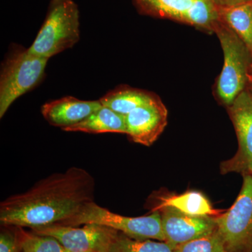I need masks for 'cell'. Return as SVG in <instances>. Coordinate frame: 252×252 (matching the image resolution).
Segmentation results:
<instances>
[{
	"label": "cell",
	"instance_id": "cell-1",
	"mask_svg": "<svg viewBox=\"0 0 252 252\" xmlns=\"http://www.w3.org/2000/svg\"><path fill=\"white\" fill-rule=\"evenodd\" d=\"M94 177L81 167L51 174L1 202L0 223L31 230L61 224L94 201Z\"/></svg>",
	"mask_w": 252,
	"mask_h": 252
},
{
	"label": "cell",
	"instance_id": "cell-2",
	"mask_svg": "<svg viewBox=\"0 0 252 252\" xmlns=\"http://www.w3.org/2000/svg\"><path fill=\"white\" fill-rule=\"evenodd\" d=\"M80 39L79 11L73 0H51L45 21L28 51L49 59Z\"/></svg>",
	"mask_w": 252,
	"mask_h": 252
},
{
	"label": "cell",
	"instance_id": "cell-3",
	"mask_svg": "<svg viewBox=\"0 0 252 252\" xmlns=\"http://www.w3.org/2000/svg\"><path fill=\"white\" fill-rule=\"evenodd\" d=\"M49 59L14 45L2 63L0 73V118L18 97L32 90L44 79Z\"/></svg>",
	"mask_w": 252,
	"mask_h": 252
},
{
	"label": "cell",
	"instance_id": "cell-4",
	"mask_svg": "<svg viewBox=\"0 0 252 252\" xmlns=\"http://www.w3.org/2000/svg\"><path fill=\"white\" fill-rule=\"evenodd\" d=\"M212 32L220 39L224 57L223 69L217 81V93L220 100L230 106L246 90L251 76L252 58L236 33L221 19Z\"/></svg>",
	"mask_w": 252,
	"mask_h": 252
},
{
	"label": "cell",
	"instance_id": "cell-5",
	"mask_svg": "<svg viewBox=\"0 0 252 252\" xmlns=\"http://www.w3.org/2000/svg\"><path fill=\"white\" fill-rule=\"evenodd\" d=\"M97 224L117 230L135 240L165 242L161 215L156 210L147 216H123L99 206L95 202L86 204L77 215L59 225L79 226Z\"/></svg>",
	"mask_w": 252,
	"mask_h": 252
},
{
	"label": "cell",
	"instance_id": "cell-6",
	"mask_svg": "<svg viewBox=\"0 0 252 252\" xmlns=\"http://www.w3.org/2000/svg\"><path fill=\"white\" fill-rule=\"evenodd\" d=\"M228 252H252V175L243 176L238 198L229 210L215 217Z\"/></svg>",
	"mask_w": 252,
	"mask_h": 252
},
{
	"label": "cell",
	"instance_id": "cell-7",
	"mask_svg": "<svg viewBox=\"0 0 252 252\" xmlns=\"http://www.w3.org/2000/svg\"><path fill=\"white\" fill-rule=\"evenodd\" d=\"M228 112L238 137V149L234 157L220 163V173L252 175V98L248 91H243L228 106Z\"/></svg>",
	"mask_w": 252,
	"mask_h": 252
},
{
	"label": "cell",
	"instance_id": "cell-8",
	"mask_svg": "<svg viewBox=\"0 0 252 252\" xmlns=\"http://www.w3.org/2000/svg\"><path fill=\"white\" fill-rule=\"evenodd\" d=\"M31 230L37 234L54 237L69 252H104L117 231L97 224L83 227L55 224Z\"/></svg>",
	"mask_w": 252,
	"mask_h": 252
},
{
	"label": "cell",
	"instance_id": "cell-9",
	"mask_svg": "<svg viewBox=\"0 0 252 252\" xmlns=\"http://www.w3.org/2000/svg\"><path fill=\"white\" fill-rule=\"evenodd\" d=\"M158 211L161 215L165 242L173 248L212 234L217 229L215 217L191 216L171 207H162Z\"/></svg>",
	"mask_w": 252,
	"mask_h": 252
},
{
	"label": "cell",
	"instance_id": "cell-10",
	"mask_svg": "<svg viewBox=\"0 0 252 252\" xmlns=\"http://www.w3.org/2000/svg\"><path fill=\"white\" fill-rule=\"evenodd\" d=\"M126 135L132 142L150 147L167 124V110L158 97L126 116Z\"/></svg>",
	"mask_w": 252,
	"mask_h": 252
},
{
	"label": "cell",
	"instance_id": "cell-11",
	"mask_svg": "<svg viewBox=\"0 0 252 252\" xmlns=\"http://www.w3.org/2000/svg\"><path fill=\"white\" fill-rule=\"evenodd\" d=\"M102 107L99 100H81L67 96L46 102L41 112L50 125L63 130L79 124Z\"/></svg>",
	"mask_w": 252,
	"mask_h": 252
},
{
	"label": "cell",
	"instance_id": "cell-12",
	"mask_svg": "<svg viewBox=\"0 0 252 252\" xmlns=\"http://www.w3.org/2000/svg\"><path fill=\"white\" fill-rule=\"evenodd\" d=\"M66 132H81L90 134H126V116L102 106L84 121L64 129Z\"/></svg>",
	"mask_w": 252,
	"mask_h": 252
},
{
	"label": "cell",
	"instance_id": "cell-13",
	"mask_svg": "<svg viewBox=\"0 0 252 252\" xmlns=\"http://www.w3.org/2000/svg\"><path fill=\"white\" fill-rule=\"evenodd\" d=\"M156 97H157V95L147 91L127 86H119L104 94L99 100L103 107L126 116Z\"/></svg>",
	"mask_w": 252,
	"mask_h": 252
},
{
	"label": "cell",
	"instance_id": "cell-14",
	"mask_svg": "<svg viewBox=\"0 0 252 252\" xmlns=\"http://www.w3.org/2000/svg\"><path fill=\"white\" fill-rule=\"evenodd\" d=\"M165 207H171L191 216L212 217L217 215L208 199L200 192L191 190L180 195H169L160 198L153 211Z\"/></svg>",
	"mask_w": 252,
	"mask_h": 252
},
{
	"label": "cell",
	"instance_id": "cell-15",
	"mask_svg": "<svg viewBox=\"0 0 252 252\" xmlns=\"http://www.w3.org/2000/svg\"><path fill=\"white\" fill-rule=\"evenodd\" d=\"M219 9L220 19L236 33L252 58V1Z\"/></svg>",
	"mask_w": 252,
	"mask_h": 252
},
{
	"label": "cell",
	"instance_id": "cell-16",
	"mask_svg": "<svg viewBox=\"0 0 252 252\" xmlns=\"http://www.w3.org/2000/svg\"><path fill=\"white\" fill-rule=\"evenodd\" d=\"M166 242L135 240L116 231L104 252H174Z\"/></svg>",
	"mask_w": 252,
	"mask_h": 252
},
{
	"label": "cell",
	"instance_id": "cell-17",
	"mask_svg": "<svg viewBox=\"0 0 252 252\" xmlns=\"http://www.w3.org/2000/svg\"><path fill=\"white\" fill-rule=\"evenodd\" d=\"M220 20V9L212 0H197L176 21L212 31Z\"/></svg>",
	"mask_w": 252,
	"mask_h": 252
},
{
	"label": "cell",
	"instance_id": "cell-18",
	"mask_svg": "<svg viewBox=\"0 0 252 252\" xmlns=\"http://www.w3.org/2000/svg\"><path fill=\"white\" fill-rule=\"evenodd\" d=\"M197 0H135L144 14L177 21Z\"/></svg>",
	"mask_w": 252,
	"mask_h": 252
},
{
	"label": "cell",
	"instance_id": "cell-19",
	"mask_svg": "<svg viewBox=\"0 0 252 252\" xmlns=\"http://www.w3.org/2000/svg\"><path fill=\"white\" fill-rule=\"evenodd\" d=\"M22 252H69L57 239L23 229Z\"/></svg>",
	"mask_w": 252,
	"mask_h": 252
},
{
	"label": "cell",
	"instance_id": "cell-20",
	"mask_svg": "<svg viewBox=\"0 0 252 252\" xmlns=\"http://www.w3.org/2000/svg\"><path fill=\"white\" fill-rule=\"evenodd\" d=\"M174 252H228L217 231L175 247Z\"/></svg>",
	"mask_w": 252,
	"mask_h": 252
},
{
	"label": "cell",
	"instance_id": "cell-21",
	"mask_svg": "<svg viewBox=\"0 0 252 252\" xmlns=\"http://www.w3.org/2000/svg\"><path fill=\"white\" fill-rule=\"evenodd\" d=\"M24 228L13 225H1L0 252H22Z\"/></svg>",
	"mask_w": 252,
	"mask_h": 252
},
{
	"label": "cell",
	"instance_id": "cell-22",
	"mask_svg": "<svg viewBox=\"0 0 252 252\" xmlns=\"http://www.w3.org/2000/svg\"><path fill=\"white\" fill-rule=\"evenodd\" d=\"M212 1L219 8H227L250 2L252 0H212Z\"/></svg>",
	"mask_w": 252,
	"mask_h": 252
},
{
	"label": "cell",
	"instance_id": "cell-23",
	"mask_svg": "<svg viewBox=\"0 0 252 252\" xmlns=\"http://www.w3.org/2000/svg\"><path fill=\"white\" fill-rule=\"evenodd\" d=\"M246 89V90L248 91L249 94H250L252 98V79L251 76H250V81H249Z\"/></svg>",
	"mask_w": 252,
	"mask_h": 252
}]
</instances>
